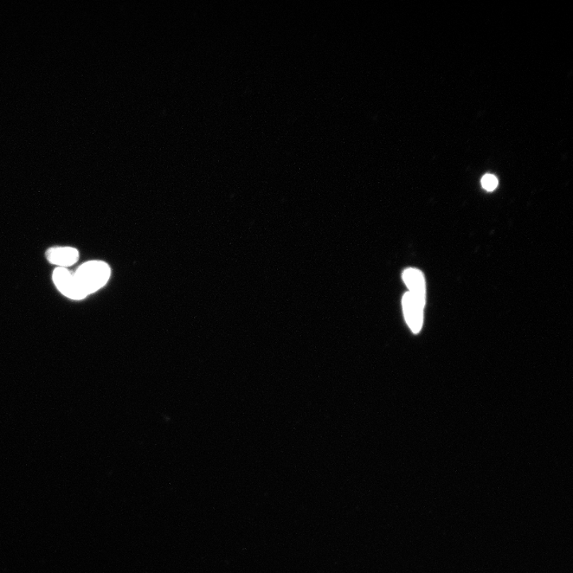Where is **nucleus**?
<instances>
[{
	"mask_svg": "<svg viewBox=\"0 0 573 573\" xmlns=\"http://www.w3.org/2000/svg\"><path fill=\"white\" fill-rule=\"evenodd\" d=\"M426 305L416 300L409 293L404 295L402 307L405 320L412 331L415 334L421 330L424 322V308Z\"/></svg>",
	"mask_w": 573,
	"mask_h": 573,
	"instance_id": "3",
	"label": "nucleus"
},
{
	"mask_svg": "<svg viewBox=\"0 0 573 573\" xmlns=\"http://www.w3.org/2000/svg\"><path fill=\"white\" fill-rule=\"evenodd\" d=\"M482 188L487 191L492 192L497 188L499 185L498 178L491 174H487L481 180Z\"/></svg>",
	"mask_w": 573,
	"mask_h": 573,
	"instance_id": "6",
	"label": "nucleus"
},
{
	"mask_svg": "<svg viewBox=\"0 0 573 573\" xmlns=\"http://www.w3.org/2000/svg\"><path fill=\"white\" fill-rule=\"evenodd\" d=\"M402 278L404 284L409 288V292L412 295L426 305V285L424 274L419 269L407 268L404 270Z\"/></svg>",
	"mask_w": 573,
	"mask_h": 573,
	"instance_id": "4",
	"label": "nucleus"
},
{
	"mask_svg": "<svg viewBox=\"0 0 573 573\" xmlns=\"http://www.w3.org/2000/svg\"><path fill=\"white\" fill-rule=\"evenodd\" d=\"M47 257L53 265L67 268L74 266L79 261V253L72 247H56L47 251Z\"/></svg>",
	"mask_w": 573,
	"mask_h": 573,
	"instance_id": "5",
	"label": "nucleus"
},
{
	"mask_svg": "<svg viewBox=\"0 0 573 573\" xmlns=\"http://www.w3.org/2000/svg\"><path fill=\"white\" fill-rule=\"evenodd\" d=\"M53 280L57 289L67 297L74 300L85 299L86 293L76 280L74 274L66 268H57L53 274Z\"/></svg>",
	"mask_w": 573,
	"mask_h": 573,
	"instance_id": "2",
	"label": "nucleus"
},
{
	"mask_svg": "<svg viewBox=\"0 0 573 573\" xmlns=\"http://www.w3.org/2000/svg\"><path fill=\"white\" fill-rule=\"evenodd\" d=\"M110 268L103 261H89L83 263L74 273L80 286L87 295L104 287L110 278Z\"/></svg>",
	"mask_w": 573,
	"mask_h": 573,
	"instance_id": "1",
	"label": "nucleus"
}]
</instances>
